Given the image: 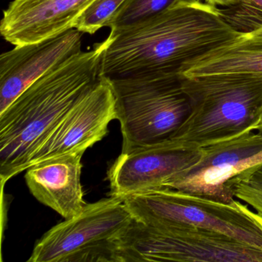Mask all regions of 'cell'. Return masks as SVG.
<instances>
[{
	"label": "cell",
	"mask_w": 262,
	"mask_h": 262,
	"mask_svg": "<svg viewBox=\"0 0 262 262\" xmlns=\"http://www.w3.org/2000/svg\"><path fill=\"white\" fill-rule=\"evenodd\" d=\"M241 33L217 7L179 0L142 24L110 33L100 76L113 79L179 73L187 62Z\"/></svg>",
	"instance_id": "1"
},
{
	"label": "cell",
	"mask_w": 262,
	"mask_h": 262,
	"mask_svg": "<svg viewBox=\"0 0 262 262\" xmlns=\"http://www.w3.org/2000/svg\"><path fill=\"white\" fill-rule=\"evenodd\" d=\"M108 39L75 55L23 92L0 113L2 185L27 169L32 155L100 79Z\"/></svg>",
	"instance_id": "2"
},
{
	"label": "cell",
	"mask_w": 262,
	"mask_h": 262,
	"mask_svg": "<svg viewBox=\"0 0 262 262\" xmlns=\"http://www.w3.org/2000/svg\"><path fill=\"white\" fill-rule=\"evenodd\" d=\"M182 78L191 114L170 140L200 149L255 130L262 105V76L222 73Z\"/></svg>",
	"instance_id": "3"
},
{
	"label": "cell",
	"mask_w": 262,
	"mask_h": 262,
	"mask_svg": "<svg viewBox=\"0 0 262 262\" xmlns=\"http://www.w3.org/2000/svg\"><path fill=\"white\" fill-rule=\"evenodd\" d=\"M114 262H262V248L185 222L136 219L115 240Z\"/></svg>",
	"instance_id": "4"
},
{
	"label": "cell",
	"mask_w": 262,
	"mask_h": 262,
	"mask_svg": "<svg viewBox=\"0 0 262 262\" xmlns=\"http://www.w3.org/2000/svg\"><path fill=\"white\" fill-rule=\"evenodd\" d=\"M108 79L120 122L122 153L170 140L191 114L179 73Z\"/></svg>",
	"instance_id": "5"
},
{
	"label": "cell",
	"mask_w": 262,
	"mask_h": 262,
	"mask_svg": "<svg viewBox=\"0 0 262 262\" xmlns=\"http://www.w3.org/2000/svg\"><path fill=\"white\" fill-rule=\"evenodd\" d=\"M122 198L135 219L144 223L185 222L262 248V215L238 201L226 203L171 188Z\"/></svg>",
	"instance_id": "6"
},
{
	"label": "cell",
	"mask_w": 262,
	"mask_h": 262,
	"mask_svg": "<svg viewBox=\"0 0 262 262\" xmlns=\"http://www.w3.org/2000/svg\"><path fill=\"white\" fill-rule=\"evenodd\" d=\"M134 219L122 197L87 203L80 214L47 231L28 261L114 262L115 240Z\"/></svg>",
	"instance_id": "7"
},
{
	"label": "cell",
	"mask_w": 262,
	"mask_h": 262,
	"mask_svg": "<svg viewBox=\"0 0 262 262\" xmlns=\"http://www.w3.org/2000/svg\"><path fill=\"white\" fill-rule=\"evenodd\" d=\"M200 159L176 174L164 188L179 190L211 200L230 202V181L248 168L262 164V135L248 131L232 139L201 148Z\"/></svg>",
	"instance_id": "8"
},
{
	"label": "cell",
	"mask_w": 262,
	"mask_h": 262,
	"mask_svg": "<svg viewBox=\"0 0 262 262\" xmlns=\"http://www.w3.org/2000/svg\"><path fill=\"white\" fill-rule=\"evenodd\" d=\"M116 119V99L107 78L101 76L53 128L27 162L30 165L63 155L84 151L102 140Z\"/></svg>",
	"instance_id": "9"
},
{
	"label": "cell",
	"mask_w": 262,
	"mask_h": 262,
	"mask_svg": "<svg viewBox=\"0 0 262 262\" xmlns=\"http://www.w3.org/2000/svg\"><path fill=\"white\" fill-rule=\"evenodd\" d=\"M200 149L185 148L171 140L121 153L108 171L111 196L164 188L176 174L200 159Z\"/></svg>",
	"instance_id": "10"
},
{
	"label": "cell",
	"mask_w": 262,
	"mask_h": 262,
	"mask_svg": "<svg viewBox=\"0 0 262 262\" xmlns=\"http://www.w3.org/2000/svg\"><path fill=\"white\" fill-rule=\"evenodd\" d=\"M82 32L71 29L0 56V113L30 85L82 52Z\"/></svg>",
	"instance_id": "11"
},
{
	"label": "cell",
	"mask_w": 262,
	"mask_h": 262,
	"mask_svg": "<svg viewBox=\"0 0 262 262\" xmlns=\"http://www.w3.org/2000/svg\"><path fill=\"white\" fill-rule=\"evenodd\" d=\"M95 0H14L4 11L0 32L14 46L39 42L71 29Z\"/></svg>",
	"instance_id": "12"
},
{
	"label": "cell",
	"mask_w": 262,
	"mask_h": 262,
	"mask_svg": "<svg viewBox=\"0 0 262 262\" xmlns=\"http://www.w3.org/2000/svg\"><path fill=\"white\" fill-rule=\"evenodd\" d=\"M83 154L84 151H78L63 155L26 169L30 192L65 219L80 214L87 204L81 183Z\"/></svg>",
	"instance_id": "13"
},
{
	"label": "cell",
	"mask_w": 262,
	"mask_h": 262,
	"mask_svg": "<svg viewBox=\"0 0 262 262\" xmlns=\"http://www.w3.org/2000/svg\"><path fill=\"white\" fill-rule=\"evenodd\" d=\"M183 77L222 73L262 76V22L183 66Z\"/></svg>",
	"instance_id": "14"
},
{
	"label": "cell",
	"mask_w": 262,
	"mask_h": 262,
	"mask_svg": "<svg viewBox=\"0 0 262 262\" xmlns=\"http://www.w3.org/2000/svg\"><path fill=\"white\" fill-rule=\"evenodd\" d=\"M179 0H126L110 21V33L142 24L172 7Z\"/></svg>",
	"instance_id": "15"
},
{
	"label": "cell",
	"mask_w": 262,
	"mask_h": 262,
	"mask_svg": "<svg viewBox=\"0 0 262 262\" xmlns=\"http://www.w3.org/2000/svg\"><path fill=\"white\" fill-rule=\"evenodd\" d=\"M228 186L234 197L262 215V164L239 173L230 181Z\"/></svg>",
	"instance_id": "16"
},
{
	"label": "cell",
	"mask_w": 262,
	"mask_h": 262,
	"mask_svg": "<svg viewBox=\"0 0 262 262\" xmlns=\"http://www.w3.org/2000/svg\"><path fill=\"white\" fill-rule=\"evenodd\" d=\"M126 0H95L78 20L76 29L82 33L94 34L108 27L118 10Z\"/></svg>",
	"instance_id": "17"
},
{
	"label": "cell",
	"mask_w": 262,
	"mask_h": 262,
	"mask_svg": "<svg viewBox=\"0 0 262 262\" xmlns=\"http://www.w3.org/2000/svg\"><path fill=\"white\" fill-rule=\"evenodd\" d=\"M202 1V0H200ZM205 4L211 7H216L217 6L220 7H231L234 6L244 5L245 7L249 6L248 0H204Z\"/></svg>",
	"instance_id": "18"
},
{
	"label": "cell",
	"mask_w": 262,
	"mask_h": 262,
	"mask_svg": "<svg viewBox=\"0 0 262 262\" xmlns=\"http://www.w3.org/2000/svg\"><path fill=\"white\" fill-rule=\"evenodd\" d=\"M249 6L253 10H255L257 13H262V0H248Z\"/></svg>",
	"instance_id": "19"
},
{
	"label": "cell",
	"mask_w": 262,
	"mask_h": 262,
	"mask_svg": "<svg viewBox=\"0 0 262 262\" xmlns=\"http://www.w3.org/2000/svg\"><path fill=\"white\" fill-rule=\"evenodd\" d=\"M262 127V105L259 111L258 119H257V124H256L255 130L258 129Z\"/></svg>",
	"instance_id": "20"
},
{
	"label": "cell",
	"mask_w": 262,
	"mask_h": 262,
	"mask_svg": "<svg viewBox=\"0 0 262 262\" xmlns=\"http://www.w3.org/2000/svg\"><path fill=\"white\" fill-rule=\"evenodd\" d=\"M257 132H258L260 134L262 135V127H260V128H258V129L257 130Z\"/></svg>",
	"instance_id": "21"
}]
</instances>
